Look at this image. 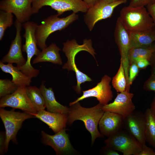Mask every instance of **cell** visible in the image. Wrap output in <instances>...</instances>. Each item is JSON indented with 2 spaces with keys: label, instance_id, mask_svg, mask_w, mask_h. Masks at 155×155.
<instances>
[{
  "label": "cell",
  "instance_id": "cell-5",
  "mask_svg": "<svg viewBox=\"0 0 155 155\" xmlns=\"http://www.w3.org/2000/svg\"><path fill=\"white\" fill-rule=\"evenodd\" d=\"M37 24L34 22L27 21L23 23L22 27L25 32L23 36L25 39V43L22 46V51L27 55L25 64L18 67L24 73L32 78L36 77L40 70L34 68L31 64V60L34 56H37L40 53L38 49L35 37V30Z\"/></svg>",
  "mask_w": 155,
  "mask_h": 155
},
{
  "label": "cell",
  "instance_id": "cell-4",
  "mask_svg": "<svg viewBox=\"0 0 155 155\" xmlns=\"http://www.w3.org/2000/svg\"><path fill=\"white\" fill-rule=\"evenodd\" d=\"M119 18L129 32L144 30L154 26L152 19L144 6L123 7Z\"/></svg>",
  "mask_w": 155,
  "mask_h": 155
},
{
  "label": "cell",
  "instance_id": "cell-36",
  "mask_svg": "<svg viewBox=\"0 0 155 155\" xmlns=\"http://www.w3.org/2000/svg\"><path fill=\"white\" fill-rule=\"evenodd\" d=\"M146 8L152 19L155 26V2L147 5Z\"/></svg>",
  "mask_w": 155,
  "mask_h": 155
},
{
  "label": "cell",
  "instance_id": "cell-15",
  "mask_svg": "<svg viewBox=\"0 0 155 155\" xmlns=\"http://www.w3.org/2000/svg\"><path fill=\"white\" fill-rule=\"evenodd\" d=\"M134 94L126 91L117 93L114 101L103 106L104 111L117 113L124 119L135 110V106L132 100Z\"/></svg>",
  "mask_w": 155,
  "mask_h": 155
},
{
  "label": "cell",
  "instance_id": "cell-29",
  "mask_svg": "<svg viewBox=\"0 0 155 155\" xmlns=\"http://www.w3.org/2000/svg\"><path fill=\"white\" fill-rule=\"evenodd\" d=\"M19 87L12 80L7 79H0V98L13 93Z\"/></svg>",
  "mask_w": 155,
  "mask_h": 155
},
{
  "label": "cell",
  "instance_id": "cell-19",
  "mask_svg": "<svg viewBox=\"0 0 155 155\" xmlns=\"http://www.w3.org/2000/svg\"><path fill=\"white\" fill-rule=\"evenodd\" d=\"M31 114L46 124L55 133L65 128L67 124V114L51 113L45 110Z\"/></svg>",
  "mask_w": 155,
  "mask_h": 155
},
{
  "label": "cell",
  "instance_id": "cell-11",
  "mask_svg": "<svg viewBox=\"0 0 155 155\" xmlns=\"http://www.w3.org/2000/svg\"><path fill=\"white\" fill-rule=\"evenodd\" d=\"M67 129H64L54 135L48 134L44 131L41 132V140L45 145L51 146L55 151L56 155H71L77 152L71 144Z\"/></svg>",
  "mask_w": 155,
  "mask_h": 155
},
{
  "label": "cell",
  "instance_id": "cell-31",
  "mask_svg": "<svg viewBox=\"0 0 155 155\" xmlns=\"http://www.w3.org/2000/svg\"><path fill=\"white\" fill-rule=\"evenodd\" d=\"M143 89L147 91H153L155 92V75L151 74L145 82Z\"/></svg>",
  "mask_w": 155,
  "mask_h": 155
},
{
  "label": "cell",
  "instance_id": "cell-37",
  "mask_svg": "<svg viewBox=\"0 0 155 155\" xmlns=\"http://www.w3.org/2000/svg\"><path fill=\"white\" fill-rule=\"evenodd\" d=\"M5 133L4 132H1L0 133V154H3L5 152Z\"/></svg>",
  "mask_w": 155,
  "mask_h": 155
},
{
  "label": "cell",
  "instance_id": "cell-10",
  "mask_svg": "<svg viewBox=\"0 0 155 155\" xmlns=\"http://www.w3.org/2000/svg\"><path fill=\"white\" fill-rule=\"evenodd\" d=\"M115 41L119 48L121 62L126 80L127 88L128 82L130 64L128 53L130 49L129 32L127 30L119 17L117 19L114 31Z\"/></svg>",
  "mask_w": 155,
  "mask_h": 155
},
{
  "label": "cell",
  "instance_id": "cell-1",
  "mask_svg": "<svg viewBox=\"0 0 155 155\" xmlns=\"http://www.w3.org/2000/svg\"><path fill=\"white\" fill-rule=\"evenodd\" d=\"M103 105L98 103L94 107L86 108L81 106L78 102L70 106L67 114V124L71 125L75 121L80 120L84 123L85 128L91 136L92 145L96 139L104 136L98 129V125L104 111Z\"/></svg>",
  "mask_w": 155,
  "mask_h": 155
},
{
  "label": "cell",
  "instance_id": "cell-33",
  "mask_svg": "<svg viewBox=\"0 0 155 155\" xmlns=\"http://www.w3.org/2000/svg\"><path fill=\"white\" fill-rule=\"evenodd\" d=\"M100 153L101 154L106 155H120L117 151L107 146L101 148L100 150Z\"/></svg>",
  "mask_w": 155,
  "mask_h": 155
},
{
  "label": "cell",
  "instance_id": "cell-26",
  "mask_svg": "<svg viewBox=\"0 0 155 155\" xmlns=\"http://www.w3.org/2000/svg\"><path fill=\"white\" fill-rule=\"evenodd\" d=\"M153 52L150 48L137 47L131 48L128 53L130 65L138 60L144 59L150 60Z\"/></svg>",
  "mask_w": 155,
  "mask_h": 155
},
{
  "label": "cell",
  "instance_id": "cell-22",
  "mask_svg": "<svg viewBox=\"0 0 155 155\" xmlns=\"http://www.w3.org/2000/svg\"><path fill=\"white\" fill-rule=\"evenodd\" d=\"M60 49L56 44L52 43L49 46L42 50L32 61L33 64L43 62H49L62 65V62L59 51Z\"/></svg>",
  "mask_w": 155,
  "mask_h": 155
},
{
  "label": "cell",
  "instance_id": "cell-21",
  "mask_svg": "<svg viewBox=\"0 0 155 155\" xmlns=\"http://www.w3.org/2000/svg\"><path fill=\"white\" fill-rule=\"evenodd\" d=\"M42 82L40 89L42 94L47 111L53 113L67 114L69 108L64 106L58 102L56 100L52 88H46Z\"/></svg>",
  "mask_w": 155,
  "mask_h": 155
},
{
  "label": "cell",
  "instance_id": "cell-2",
  "mask_svg": "<svg viewBox=\"0 0 155 155\" xmlns=\"http://www.w3.org/2000/svg\"><path fill=\"white\" fill-rule=\"evenodd\" d=\"M62 51L67 58V61L62 67L63 69H67L69 71H72L75 72L77 80V85L73 87L75 91L78 94L81 92L80 85L86 82H90L92 80L87 75L80 71L77 68L75 62V57L77 54L82 51H87L94 57L96 53L92 47L91 39H85L82 45H79L75 40H68L63 43Z\"/></svg>",
  "mask_w": 155,
  "mask_h": 155
},
{
  "label": "cell",
  "instance_id": "cell-43",
  "mask_svg": "<svg viewBox=\"0 0 155 155\" xmlns=\"http://www.w3.org/2000/svg\"></svg>",
  "mask_w": 155,
  "mask_h": 155
},
{
  "label": "cell",
  "instance_id": "cell-27",
  "mask_svg": "<svg viewBox=\"0 0 155 155\" xmlns=\"http://www.w3.org/2000/svg\"><path fill=\"white\" fill-rule=\"evenodd\" d=\"M113 88L117 92L125 91L127 82L124 69L121 62L119 69L112 81Z\"/></svg>",
  "mask_w": 155,
  "mask_h": 155
},
{
  "label": "cell",
  "instance_id": "cell-38",
  "mask_svg": "<svg viewBox=\"0 0 155 155\" xmlns=\"http://www.w3.org/2000/svg\"><path fill=\"white\" fill-rule=\"evenodd\" d=\"M149 61L151 66V74L155 75V52H153L150 57Z\"/></svg>",
  "mask_w": 155,
  "mask_h": 155
},
{
  "label": "cell",
  "instance_id": "cell-17",
  "mask_svg": "<svg viewBox=\"0 0 155 155\" xmlns=\"http://www.w3.org/2000/svg\"><path fill=\"white\" fill-rule=\"evenodd\" d=\"M15 26L16 29V36L11 42L8 53L3 57L0 62L3 63H15L18 67H20L24 65L26 61L22 53L21 32L22 26V23L16 19L15 22Z\"/></svg>",
  "mask_w": 155,
  "mask_h": 155
},
{
  "label": "cell",
  "instance_id": "cell-20",
  "mask_svg": "<svg viewBox=\"0 0 155 155\" xmlns=\"http://www.w3.org/2000/svg\"><path fill=\"white\" fill-rule=\"evenodd\" d=\"M130 48L148 47L155 42V26L137 31L129 32Z\"/></svg>",
  "mask_w": 155,
  "mask_h": 155
},
{
  "label": "cell",
  "instance_id": "cell-23",
  "mask_svg": "<svg viewBox=\"0 0 155 155\" xmlns=\"http://www.w3.org/2000/svg\"><path fill=\"white\" fill-rule=\"evenodd\" d=\"M0 68L2 71L12 76V81L19 87L29 86L32 82L31 78L24 73L12 64H5L0 62Z\"/></svg>",
  "mask_w": 155,
  "mask_h": 155
},
{
  "label": "cell",
  "instance_id": "cell-16",
  "mask_svg": "<svg viewBox=\"0 0 155 155\" xmlns=\"http://www.w3.org/2000/svg\"><path fill=\"white\" fill-rule=\"evenodd\" d=\"M123 128L142 145L146 142L144 114L135 110L124 120Z\"/></svg>",
  "mask_w": 155,
  "mask_h": 155
},
{
  "label": "cell",
  "instance_id": "cell-32",
  "mask_svg": "<svg viewBox=\"0 0 155 155\" xmlns=\"http://www.w3.org/2000/svg\"><path fill=\"white\" fill-rule=\"evenodd\" d=\"M155 2V0H131L129 6L138 7L147 6Z\"/></svg>",
  "mask_w": 155,
  "mask_h": 155
},
{
  "label": "cell",
  "instance_id": "cell-42",
  "mask_svg": "<svg viewBox=\"0 0 155 155\" xmlns=\"http://www.w3.org/2000/svg\"><path fill=\"white\" fill-rule=\"evenodd\" d=\"M104 1L106 3H111L114 1H115L118 0H102Z\"/></svg>",
  "mask_w": 155,
  "mask_h": 155
},
{
  "label": "cell",
  "instance_id": "cell-7",
  "mask_svg": "<svg viewBox=\"0 0 155 155\" xmlns=\"http://www.w3.org/2000/svg\"><path fill=\"white\" fill-rule=\"evenodd\" d=\"M106 145L123 155H138L142 145L126 130H121L105 140Z\"/></svg>",
  "mask_w": 155,
  "mask_h": 155
},
{
  "label": "cell",
  "instance_id": "cell-13",
  "mask_svg": "<svg viewBox=\"0 0 155 155\" xmlns=\"http://www.w3.org/2000/svg\"><path fill=\"white\" fill-rule=\"evenodd\" d=\"M25 88L20 87L13 93L1 98L0 108L10 107L31 114L36 113L37 111L28 97Z\"/></svg>",
  "mask_w": 155,
  "mask_h": 155
},
{
  "label": "cell",
  "instance_id": "cell-6",
  "mask_svg": "<svg viewBox=\"0 0 155 155\" xmlns=\"http://www.w3.org/2000/svg\"><path fill=\"white\" fill-rule=\"evenodd\" d=\"M0 117L5 130V152H6L8 151L10 141L15 144H18L16 136L23 122L28 119L35 117L31 114L26 112H16L13 109L8 111L3 108H0Z\"/></svg>",
  "mask_w": 155,
  "mask_h": 155
},
{
  "label": "cell",
  "instance_id": "cell-9",
  "mask_svg": "<svg viewBox=\"0 0 155 155\" xmlns=\"http://www.w3.org/2000/svg\"><path fill=\"white\" fill-rule=\"evenodd\" d=\"M127 0H118L108 3L100 0L93 6L89 7L84 16V22L90 31L99 21L110 18L115 9Z\"/></svg>",
  "mask_w": 155,
  "mask_h": 155
},
{
  "label": "cell",
  "instance_id": "cell-35",
  "mask_svg": "<svg viewBox=\"0 0 155 155\" xmlns=\"http://www.w3.org/2000/svg\"><path fill=\"white\" fill-rule=\"evenodd\" d=\"M135 63L139 69H145L150 65L149 61L144 59H140L137 60L136 61Z\"/></svg>",
  "mask_w": 155,
  "mask_h": 155
},
{
  "label": "cell",
  "instance_id": "cell-30",
  "mask_svg": "<svg viewBox=\"0 0 155 155\" xmlns=\"http://www.w3.org/2000/svg\"><path fill=\"white\" fill-rule=\"evenodd\" d=\"M139 71V69L135 63L130 65L129 71L128 82L129 86L130 87L133 82L137 76Z\"/></svg>",
  "mask_w": 155,
  "mask_h": 155
},
{
  "label": "cell",
  "instance_id": "cell-25",
  "mask_svg": "<svg viewBox=\"0 0 155 155\" xmlns=\"http://www.w3.org/2000/svg\"><path fill=\"white\" fill-rule=\"evenodd\" d=\"M25 88L27 96L36 111L44 110L46 108L44 100L40 88L30 86Z\"/></svg>",
  "mask_w": 155,
  "mask_h": 155
},
{
  "label": "cell",
  "instance_id": "cell-12",
  "mask_svg": "<svg viewBox=\"0 0 155 155\" xmlns=\"http://www.w3.org/2000/svg\"><path fill=\"white\" fill-rule=\"evenodd\" d=\"M111 80V78L109 76L104 75L102 78L100 82L95 86L89 90L83 91L82 95L75 101L70 103L69 106L90 97L96 98L99 103L103 105L107 104L113 97L110 85Z\"/></svg>",
  "mask_w": 155,
  "mask_h": 155
},
{
  "label": "cell",
  "instance_id": "cell-41",
  "mask_svg": "<svg viewBox=\"0 0 155 155\" xmlns=\"http://www.w3.org/2000/svg\"><path fill=\"white\" fill-rule=\"evenodd\" d=\"M150 48L153 52H155V42L151 45L150 46Z\"/></svg>",
  "mask_w": 155,
  "mask_h": 155
},
{
  "label": "cell",
  "instance_id": "cell-28",
  "mask_svg": "<svg viewBox=\"0 0 155 155\" xmlns=\"http://www.w3.org/2000/svg\"><path fill=\"white\" fill-rule=\"evenodd\" d=\"M13 15L10 12L2 10L0 11V40H2L7 28L12 25Z\"/></svg>",
  "mask_w": 155,
  "mask_h": 155
},
{
  "label": "cell",
  "instance_id": "cell-24",
  "mask_svg": "<svg viewBox=\"0 0 155 155\" xmlns=\"http://www.w3.org/2000/svg\"><path fill=\"white\" fill-rule=\"evenodd\" d=\"M144 114L146 122V141L155 150V118L150 108H147Z\"/></svg>",
  "mask_w": 155,
  "mask_h": 155
},
{
  "label": "cell",
  "instance_id": "cell-34",
  "mask_svg": "<svg viewBox=\"0 0 155 155\" xmlns=\"http://www.w3.org/2000/svg\"><path fill=\"white\" fill-rule=\"evenodd\" d=\"M138 155H155V152L145 144L142 145L141 150Z\"/></svg>",
  "mask_w": 155,
  "mask_h": 155
},
{
  "label": "cell",
  "instance_id": "cell-3",
  "mask_svg": "<svg viewBox=\"0 0 155 155\" xmlns=\"http://www.w3.org/2000/svg\"><path fill=\"white\" fill-rule=\"evenodd\" d=\"M57 14L45 18L41 24L37 25L35 30V37L37 46L42 50L47 46L46 41L53 33L63 30L77 20L78 16L73 12L69 16L62 18Z\"/></svg>",
  "mask_w": 155,
  "mask_h": 155
},
{
  "label": "cell",
  "instance_id": "cell-40",
  "mask_svg": "<svg viewBox=\"0 0 155 155\" xmlns=\"http://www.w3.org/2000/svg\"><path fill=\"white\" fill-rule=\"evenodd\" d=\"M150 108L153 115L155 118V95L151 103Z\"/></svg>",
  "mask_w": 155,
  "mask_h": 155
},
{
  "label": "cell",
  "instance_id": "cell-39",
  "mask_svg": "<svg viewBox=\"0 0 155 155\" xmlns=\"http://www.w3.org/2000/svg\"><path fill=\"white\" fill-rule=\"evenodd\" d=\"M89 7L94 5L100 0H82Z\"/></svg>",
  "mask_w": 155,
  "mask_h": 155
},
{
  "label": "cell",
  "instance_id": "cell-8",
  "mask_svg": "<svg viewBox=\"0 0 155 155\" xmlns=\"http://www.w3.org/2000/svg\"><path fill=\"white\" fill-rule=\"evenodd\" d=\"M50 6L60 16L65 12L72 11L85 13L89 7L82 0H33L32 5V14L38 13L44 6Z\"/></svg>",
  "mask_w": 155,
  "mask_h": 155
},
{
  "label": "cell",
  "instance_id": "cell-14",
  "mask_svg": "<svg viewBox=\"0 0 155 155\" xmlns=\"http://www.w3.org/2000/svg\"><path fill=\"white\" fill-rule=\"evenodd\" d=\"M33 0H2L0 2L1 10L10 12L21 23L29 21L33 14Z\"/></svg>",
  "mask_w": 155,
  "mask_h": 155
},
{
  "label": "cell",
  "instance_id": "cell-18",
  "mask_svg": "<svg viewBox=\"0 0 155 155\" xmlns=\"http://www.w3.org/2000/svg\"><path fill=\"white\" fill-rule=\"evenodd\" d=\"M124 120L117 113L104 112L99 123L100 132L108 137L115 134L123 128Z\"/></svg>",
  "mask_w": 155,
  "mask_h": 155
}]
</instances>
